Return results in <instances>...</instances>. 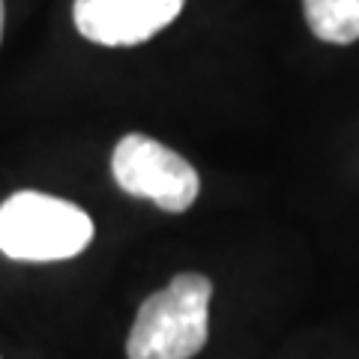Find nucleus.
<instances>
[{"mask_svg": "<svg viewBox=\"0 0 359 359\" xmlns=\"http://www.w3.org/2000/svg\"><path fill=\"white\" fill-rule=\"evenodd\" d=\"M212 282L198 273H180L168 287L144 299L132 323L129 359H192L210 335Z\"/></svg>", "mask_w": 359, "mask_h": 359, "instance_id": "nucleus-1", "label": "nucleus"}, {"mask_svg": "<svg viewBox=\"0 0 359 359\" xmlns=\"http://www.w3.org/2000/svg\"><path fill=\"white\" fill-rule=\"evenodd\" d=\"M93 240V222L63 198L15 192L0 207V252L13 261H66Z\"/></svg>", "mask_w": 359, "mask_h": 359, "instance_id": "nucleus-2", "label": "nucleus"}, {"mask_svg": "<svg viewBox=\"0 0 359 359\" xmlns=\"http://www.w3.org/2000/svg\"><path fill=\"white\" fill-rule=\"evenodd\" d=\"M111 171L123 192L150 198L165 212H186L195 204L201 180L183 156L147 135H126L111 156Z\"/></svg>", "mask_w": 359, "mask_h": 359, "instance_id": "nucleus-3", "label": "nucleus"}, {"mask_svg": "<svg viewBox=\"0 0 359 359\" xmlns=\"http://www.w3.org/2000/svg\"><path fill=\"white\" fill-rule=\"evenodd\" d=\"M186 0H75L72 15L84 39L96 45H138L165 30Z\"/></svg>", "mask_w": 359, "mask_h": 359, "instance_id": "nucleus-4", "label": "nucleus"}, {"mask_svg": "<svg viewBox=\"0 0 359 359\" xmlns=\"http://www.w3.org/2000/svg\"><path fill=\"white\" fill-rule=\"evenodd\" d=\"M311 33L330 45L359 39V0H302Z\"/></svg>", "mask_w": 359, "mask_h": 359, "instance_id": "nucleus-5", "label": "nucleus"}, {"mask_svg": "<svg viewBox=\"0 0 359 359\" xmlns=\"http://www.w3.org/2000/svg\"><path fill=\"white\" fill-rule=\"evenodd\" d=\"M0 39H4V0H0Z\"/></svg>", "mask_w": 359, "mask_h": 359, "instance_id": "nucleus-6", "label": "nucleus"}]
</instances>
